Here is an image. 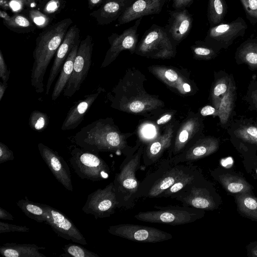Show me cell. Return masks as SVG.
I'll return each instance as SVG.
<instances>
[{"mask_svg": "<svg viewBox=\"0 0 257 257\" xmlns=\"http://www.w3.org/2000/svg\"><path fill=\"white\" fill-rule=\"evenodd\" d=\"M69 139L79 147L97 154L119 152L126 155L132 150L111 118L96 120Z\"/></svg>", "mask_w": 257, "mask_h": 257, "instance_id": "cell-1", "label": "cell"}, {"mask_svg": "<svg viewBox=\"0 0 257 257\" xmlns=\"http://www.w3.org/2000/svg\"><path fill=\"white\" fill-rule=\"evenodd\" d=\"M72 23L70 18L63 19L44 29L36 40L31 84L38 93L44 91V78L48 67Z\"/></svg>", "mask_w": 257, "mask_h": 257, "instance_id": "cell-2", "label": "cell"}, {"mask_svg": "<svg viewBox=\"0 0 257 257\" xmlns=\"http://www.w3.org/2000/svg\"><path fill=\"white\" fill-rule=\"evenodd\" d=\"M144 149L143 145L132 149L115 175L113 183L119 208L128 209L135 205L140 184L136 173L141 165Z\"/></svg>", "mask_w": 257, "mask_h": 257, "instance_id": "cell-3", "label": "cell"}, {"mask_svg": "<svg viewBox=\"0 0 257 257\" xmlns=\"http://www.w3.org/2000/svg\"><path fill=\"white\" fill-rule=\"evenodd\" d=\"M69 149L70 165L80 178L99 181L109 177L110 169L98 154L75 145L70 146Z\"/></svg>", "mask_w": 257, "mask_h": 257, "instance_id": "cell-4", "label": "cell"}, {"mask_svg": "<svg viewBox=\"0 0 257 257\" xmlns=\"http://www.w3.org/2000/svg\"><path fill=\"white\" fill-rule=\"evenodd\" d=\"M135 52L148 57L167 59L175 55L176 45L169 38L164 27L153 24L144 34Z\"/></svg>", "mask_w": 257, "mask_h": 257, "instance_id": "cell-5", "label": "cell"}, {"mask_svg": "<svg viewBox=\"0 0 257 257\" xmlns=\"http://www.w3.org/2000/svg\"><path fill=\"white\" fill-rule=\"evenodd\" d=\"M156 211L140 212L134 216L140 221L178 225L193 222L201 217L199 209L185 206H155Z\"/></svg>", "mask_w": 257, "mask_h": 257, "instance_id": "cell-6", "label": "cell"}, {"mask_svg": "<svg viewBox=\"0 0 257 257\" xmlns=\"http://www.w3.org/2000/svg\"><path fill=\"white\" fill-rule=\"evenodd\" d=\"M93 46L92 38L89 35L80 41L71 76L63 91L65 96H72L85 80L92 63Z\"/></svg>", "mask_w": 257, "mask_h": 257, "instance_id": "cell-7", "label": "cell"}, {"mask_svg": "<svg viewBox=\"0 0 257 257\" xmlns=\"http://www.w3.org/2000/svg\"><path fill=\"white\" fill-rule=\"evenodd\" d=\"M117 208L118 202L111 182L104 188H99L89 194L82 210L98 219L110 216Z\"/></svg>", "mask_w": 257, "mask_h": 257, "instance_id": "cell-8", "label": "cell"}, {"mask_svg": "<svg viewBox=\"0 0 257 257\" xmlns=\"http://www.w3.org/2000/svg\"><path fill=\"white\" fill-rule=\"evenodd\" d=\"M108 232L128 240L145 243H156L171 239L173 235L158 228L137 224H120L110 226Z\"/></svg>", "mask_w": 257, "mask_h": 257, "instance_id": "cell-9", "label": "cell"}, {"mask_svg": "<svg viewBox=\"0 0 257 257\" xmlns=\"http://www.w3.org/2000/svg\"><path fill=\"white\" fill-rule=\"evenodd\" d=\"M142 18L136 20L134 25L125 29L120 34L113 33L108 37L110 48L106 52L101 68L109 65L123 50L136 51L138 43V29Z\"/></svg>", "mask_w": 257, "mask_h": 257, "instance_id": "cell-10", "label": "cell"}, {"mask_svg": "<svg viewBox=\"0 0 257 257\" xmlns=\"http://www.w3.org/2000/svg\"><path fill=\"white\" fill-rule=\"evenodd\" d=\"M47 212L45 223L60 237L82 244L88 243L84 236L73 222L64 213L48 205L43 204Z\"/></svg>", "mask_w": 257, "mask_h": 257, "instance_id": "cell-11", "label": "cell"}, {"mask_svg": "<svg viewBox=\"0 0 257 257\" xmlns=\"http://www.w3.org/2000/svg\"><path fill=\"white\" fill-rule=\"evenodd\" d=\"M246 27L245 23L240 18L230 23L211 27L204 42L212 48L225 47L243 34Z\"/></svg>", "mask_w": 257, "mask_h": 257, "instance_id": "cell-12", "label": "cell"}, {"mask_svg": "<svg viewBox=\"0 0 257 257\" xmlns=\"http://www.w3.org/2000/svg\"><path fill=\"white\" fill-rule=\"evenodd\" d=\"M38 148L40 154L55 179L68 191L72 192L73 187L70 168L64 159L58 153L39 143Z\"/></svg>", "mask_w": 257, "mask_h": 257, "instance_id": "cell-13", "label": "cell"}, {"mask_svg": "<svg viewBox=\"0 0 257 257\" xmlns=\"http://www.w3.org/2000/svg\"><path fill=\"white\" fill-rule=\"evenodd\" d=\"M200 175L191 183L186 185L170 198L181 202L183 206L199 209H211L213 202L208 195L207 190L200 184Z\"/></svg>", "mask_w": 257, "mask_h": 257, "instance_id": "cell-14", "label": "cell"}, {"mask_svg": "<svg viewBox=\"0 0 257 257\" xmlns=\"http://www.w3.org/2000/svg\"><path fill=\"white\" fill-rule=\"evenodd\" d=\"M80 41V30L76 25L69 27L55 56L46 85V95L49 94L51 86L60 72L67 56L74 46Z\"/></svg>", "mask_w": 257, "mask_h": 257, "instance_id": "cell-15", "label": "cell"}, {"mask_svg": "<svg viewBox=\"0 0 257 257\" xmlns=\"http://www.w3.org/2000/svg\"><path fill=\"white\" fill-rule=\"evenodd\" d=\"M193 24L192 16L187 9L170 12L164 28L169 38L176 46L190 33Z\"/></svg>", "mask_w": 257, "mask_h": 257, "instance_id": "cell-16", "label": "cell"}, {"mask_svg": "<svg viewBox=\"0 0 257 257\" xmlns=\"http://www.w3.org/2000/svg\"><path fill=\"white\" fill-rule=\"evenodd\" d=\"M168 0H132L118 19L123 25L144 16L159 14Z\"/></svg>", "mask_w": 257, "mask_h": 257, "instance_id": "cell-17", "label": "cell"}, {"mask_svg": "<svg viewBox=\"0 0 257 257\" xmlns=\"http://www.w3.org/2000/svg\"><path fill=\"white\" fill-rule=\"evenodd\" d=\"M192 163L173 164L144 195L143 198H157L172 186L193 166Z\"/></svg>", "mask_w": 257, "mask_h": 257, "instance_id": "cell-18", "label": "cell"}, {"mask_svg": "<svg viewBox=\"0 0 257 257\" xmlns=\"http://www.w3.org/2000/svg\"><path fill=\"white\" fill-rule=\"evenodd\" d=\"M103 91L102 88L99 87L95 91L75 102L68 111L62 123L61 130L69 131L77 127L98 95Z\"/></svg>", "mask_w": 257, "mask_h": 257, "instance_id": "cell-19", "label": "cell"}, {"mask_svg": "<svg viewBox=\"0 0 257 257\" xmlns=\"http://www.w3.org/2000/svg\"><path fill=\"white\" fill-rule=\"evenodd\" d=\"M217 147V142L211 138L197 141L187 150L170 158L174 164L191 163L213 152Z\"/></svg>", "mask_w": 257, "mask_h": 257, "instance_id": "cell-20", "label": "cell"}, {"mask_svg": "<svg viewBox=\"0 0 257 257\" xmlns=\"http://www.w3.org/2000/svg\"><path fill=\"white\" fill-rule=\"evenodd\" d=\"M173 135V127L169 126L163 135L153 141L144 149L142 158L145 166H152L160 161L164 151L170 147Z\"/></svg>", "mask_w": 257, "mask_h": 257, "instance_id": "cell-21", "label": "cell"}, {"mask_svg": "<svg viewBox=\"0 0 257 257\" xmlns=\"http://www.w3.org/2000/svg\"><path fill=\"white\" fill-rule=\"evenodd\" d=\"M127 5L121 0H105L100 8L93 11L90 16L99 25H108L119 18Z\"/></svg>", "mask_w": 257, "mask_h": 257, "instance_id": "cell-22", "label": "cell"}, {"mask_svg": "<svg viewBox=\"0 0 257 257\" xmlns=\"http://www.w3.org/2000/svg\"><path fill=\"white\" fill-rule=\"evenodd\" d=\"M45 249L35 244L7 243L0 247V253L5 257H47L39 251Z\"/></svg>", "mask_w": 257, "mask_h": 257, "instance_id": "cell-23", "label": "cell"}, {"mask_svg": "<svg viewBox=\"0 0 257 257\" xmlns=\"http://www.w3.org/2000/svg\"><path fill=\"white\" fill-rule=\"evenodd\" d=\"M80 43V42L77 43L72 48L63 65L52 92L51 99L53 101L56 100L63 91L71 76L74 60Z\"/></svg>", "mask_w": 257, "mask_h": 257, "instance_id": "cell-24", "label": "cell"}, {"mask_svg": "<svg viewBox=\"0 0 257 257\" xmlns=\"http://www.w3.org/2000/svg\"><path fill=\"white\" fill-rule=\"evenodd\" d=\"M199 126V122L196 118H190L183 124L177 134L169 158H171L172 155L173 157L179 155L184 151L186 145L198 130Z\"/></svg>", "mask_w": 257, "mask_h": 257, "instance_id": "cell-25", "label": "cell"}, {"mask_svg": "<svg viewBox=\"0 0 257 257\" xmlns=\"http://www.w3.org/2000/svg\"><path fill=\"white\" fill-rule=\"evenodd\" d=\"M153 73L168 85L175 88L182 94L191 91V86L185 81L175 71L163 67H153L151 68Z\"/></svg>", "mask_w": 257, "mask_h": 257, "instance_id": "cell-26", "label": "cell"}, {"mask_svg": "<svg viewBox=\"0 0 257 257\" xmlns=\"http://www.w3.org/2000/svg\"><path fill=\"white\" fill-rule=\"evenodd\" d=\"M17 204L29 218L39 223L46 221L47 212L43 204L35 203L26 197L25 199L19 200Z\"/></svg>", "mask_w": 257, "mask_h": 257, "instance_id": "cell-27", "label": "cell"}, {"mask_svg": "<svg viewBox=\"0 0 257 257\" xmlns=\"http://www.w3.org/2000/svg\"><path fill=\"white\" fill-rule=\"evenodd\" d=\"M3 22L9 29L18 33L32 32L37 28L30 19L22 15H14Z\"/></svg>", "mask_w": 257, "mask_h": 257, "instance_id": "cell-28", "label": "cell"}, {"mask_svg": "<svg viewBox=\"0 0 257 257\" xmlns=\"http://www.w3.org/2000/svg\"><path fill=\"white\" fill-rule=\"evenodd\" d=\"M234 92V87L231 81L230 80L228 89L221 100L216 114L219 115L220 122L222 124L227 122L232 111Z\"/></svg>", "mask_w": 257, "mask_h": 257, "instance_id": "cell-29", "label": "cell"}, {"mask_svg": "<svg viewBox=\"0 0 257 257\" xmlns=\"http://www.w3.org/2000/svg\"><path fill=\"white\" fill-rule=\"evenodd\" d=\"M199 175L200 173L197 168L193 166L181 178L162 193L159 197H170L193 181Z\"/></svg>", "mask_w": 257, "mask_h": 257, "instance_id": "cell-30", "label": "cell"}, {"mask_svg": "<svg viewBox=\"0 0 257 257\" xmlns=\"http://www.w3.org/2000/svg\"><path fill=\"white\" fill-rule=\"evenodd\" d=\"M226 10L223 0H208L207 18L211 27L221 22Z\"/></svg>", "mask_w": 257, "mask_h": 257, "instance_id": "cell-31", "label": "cell"}, {"mask_svg": "<svg viewBox=\"0 0 257 257\" xmlns=\"http://www.w3.org/2000/svg\"><path fill=\"white\" fill-rule=\"evenodd\" d=\"M28 123L30 128L33 130L42 132L48 126L49 117L46 113L35 110L30 114Z\"/></svg>", "mask_w": 257, "mask_h": 257, "instance_id": "cell-32", "label": "cell"}, {"mask_svg": "<svg viewBox=\"0 0 257 257\" xmlns=\"http://www.w3.org/2000/svg\"><path fill=\"white\" fill-rule=\"evenodd\" d=\"M65 4V0H40L38 7L43 13L50 16L59 13Z\"/></svg>", "mask_w": 257, "mask_h": 257, "instance_id": "cell-33", "label": "cell"}, {"mask_svg": "<svg viewBox=\"0 0 257 257\" xmlns=\"http://www.w3.org/2000/svg\"><path fill=\"white\" fill-rule=\"evenodd\" d=\"M65 254L60 256L73 257H100L97 253L91 251L81 245L69 243L66 244L63 248Z\"/></svg>", "mask_w": 257, "mask_h": 257, "instance_id": "cell-34", "label": "cell"}, {"mask_svg": "<svg viewBox=\"0 0 257 257\" xmlns=\"http://www.w3.org/2000/svg\"><path fill=\"white\" fill-rule=\"evenodd\" d=\"M239 55L242 60L252 68H257V44L249 43L243 47Z\"/></svg>", "mask_w": 257, "mask_h": 257, "instance_id": "cell-35", "label": "cell"}, {"mask_svg": "<svg viewBox=\"0 0 257 257\" xmlns=\"http://www.w3.org/2000/svg\"><path fill=\"white\" fill-rule=\"evenodd\" d=\"M29 17L37 28L45 29L49 26L51 19L49 16L45 15L40 11L32 9L29 11Z\"/></svg>", "mask_w": 257, "mask_h": 257, "instance_id": "cell-36", "label": "cell"}, {"mask_svg": "<svg viewBox=\"0 0 257 257\" xmlns=\"http://www.w3.org/2000/svg\"><path fill=\"white\" fill-rule=\"evenodd\" d=\"M195 57L199 58L209 59L216 54L213 48L206 45L204 42L197 41L191 47Z\"/></svg>", "mask_w": 257, "mask_h": 257, "instance_id": "cell-37", "label": "cell"}, {"mask_svg": "<svg viewBox=\"0 0 257 257\" xmlns=\"http://www.w3.org/2000/svg\"><path fill=\"white\" fill-rule=\"evenodd\" d=\"M235 133L243 139L251 142H257V125L247 124L238 127Z\"/></svg>", "mask_w": 257, "mask_h": 257, "instance_id": "cell-38", "label": "cell"}, {"mask_svg": "<svg viewBox=\"0 0 257 257\" xmlns=\"http://www.w3.org/2000/svg\"><path fill=\"white\" fill-rule=\"evenodd\" d=\"M229 82L225 79H221L215 83L212 91V98L213 99L214 104L215 108L217 109L219 106L221 101L220 96L222 97L226 92L228 87Z\"/></svg>", "mask_w": 257, "mask_h": 257, "instance_id": "cell-39", "label": "cell"}, {"mask_svg": "<svg viewBox=\"0 0 257 257\" xmlns=\"http://www.w3.org/2000/svg\"><path fill=\"white\" fill-rule=\"evenodd\" d=\"M30 228L26 226L18 225L0 221V233L14 232H28Z\"/></svg>", "mask_w": 257, "mask_h": 257, "instance_id": "cell-40", "label": "cell"}, {"mask_svg": "<svg viewBox=\"0 0 257 257\" xmlns=\"http://www.w3.org/2000/svg\"><path fill=\"white\" fill-rule=\"evenodd\" d=\"M13 152L4 143L0 142V164L14 160Z\"/></svg>", "mask_w": 257, "mask_h": 257, "instance_id": "cell-41", "label": "cell"}, {"mask_svg": "<svg viewBox=\"0 0 257 257\" xmlns=\"http://www.w3.org/2000/svg\"><path fill=\"white\" fill-rule=\"evenodd\" d=\"M247 13L257 19V0H240Z\"/></svg>", "mask_w": 257, "mask_h": 257, "instance_id": "cell-42", "label": "cell"}, {"mask_svg": "<svg viewBox=\"0 0 257 257\" xmlns=\"http://www.w3.org/2000/svg\"><path fill=\"white\" fill-rule=\"evenodd\" d=\"M11 71L5 62L4 57L0 50V77L4 82H8Z\"/></svg>", "mask_w": 257, "mask_h": 257, "instance_id": "cell-43", "label": "cell"}, {"mask_svg": "<svg viewBox=\"0 0 257 257\" xmlns=\"http://www.w3.org/2000/svg\"><path fill=\"white\" fill-rule=\"evenodd\" d=\"M172 7L175 10H182L189 7L194 0H172Z\"/></svg>", "mask_w": 257, "mask_h": 257, "instance_id": "cell-44", "label": "cell"}, {"mask_svg": "<svg viewBox=\"0 0 257 257\" xmlns=\"http://www.w3.org/2000/svg\"><path fill=\"white\" fill-rule=\"evenodd\" d=\"M217 109L210 105L204 106L200 111V113L203 116L217 114Z\"/></svg>", "mask_w": 257, "mask_h": 257, "instance_id": "cell-45", "label": "cell"}, {"mask_svg": "<svg viewBox=\"0 0 257 257\" xmlns=\"http://www.w3.org/2000/svg\"><path fill=\"white\" fill-rule=\"evenodd\" d=\"M227 189L231 193H238L243 189V185L240 183L232 182L228 184Z\"/></svg>", "mask_w": 257, "mask_h": 257, "instance_id": "cell-46", "label": "cell"}, {"mask_svg": "<svg viewBox=\"0 0 257 257\" xmlns=\"http://www.w3.org/2000/svg\"><path fill=\"white\" fill-rule=\"evenodd\" d=\"M244 204L245 207L250 210H254L257 208V202L253 198L246 197L244 200Z\"/></svg>", "mask_w": 257, "mask_h": 257, "instance_id": "cell-47", "label": "cell"}, {"mask_svg": "<svg viewBox=\"0 0 257 257\" xmlns=\"http://www.w3.org/2000/svg\"><path fill=\"white\" fill-rule=\"evenodd\" d=\"M13 216L8 211L2 207H0V219L1 220H13Z\"/></svg>", "mask_w": 257, "mask_h": 257, "instance_id": "cell-48", "label": "cell"}, {"mask_svg": "<svg viewBox=\"0 0 257 257\" xmlns=\"http://www.w3.org/2000/svg\"><path fill=\"white\" fill-rule=\"evenodd\" d=\"M21 3L23 5L30 7H34L38 6L40 0H14Z\"/></svg>", "mask_w": 257, "mask_h": 257, "instance_id": "cell-49", "label": "cell"}, {"mask_svg": "<svg viewBox=\"0 0 257 257\" xmlns=\"http://www.w3.org/2000/svg\"><path fill=\"white\" fill-rule=\"evenodd\" d=\"M171 114H166L157 120V123L159 125L165 124L168 122L171 119Z\"/></svg>", "mask_w": 257, "mask_h": 257, "instance_id": "cell-50", "label": "cell"}, {"mask_svg": "<svg viewBox=\"0 0 257 257\" xmlns=\"http://www.w3.org/2000/svg\"><path fill=\"white\" fill-rule=\"evenodd\" d=\"M90 10L102 5L105 0H87Z\"/></svg>", "mask_w": 257, "mask_h": 257, "instance_id": "cell-51", "label": "cell"}, {"mask_svg": "<svg viewBox=\"0 0 257 257\" xmlns=\"http://www.w3.org/2000/svg\"><path fill=\"white\" fill-rule=\"evenodd\" d=\"M7 87V82H0V101H1L3 98Z\"/></svg>", "mask_w": 257, "mask_h": 257, "instance_id": "cell-52", "label": "cell"}, {"mask_svg": "<svg viewBox=\"0 0 257 257\" xmlns=\"http://www.w3.org/2000/svg\"><path fill=\"white\" fill-rule=\"evenodd\" d=\"M1 8L5 10H8L10 9L9 2L7 0H0Z\"/></svg>", "mask_w": 257, "mask_h": 257, "instance_id": "cell-53", "label": "cell"}, {"mask_svg": "<svg viewBox=\"0 0 257 257\" xmlns=\"http://www.w3.org/2000/svg\"><path fill=\"white\" fill-rule=\"evenodd\" d=\"M0 17L2 19L3 21L7 20L11 17V16L5 11L2 10H1L0 11Z\"/></svg>", "mask_w": 257, "mask_h": 257, "instance_id": "cell-54", "label": "cell"}, {"mask_svg": "<svg viewBox=\"0 0 257 257\" xmlns=\"http://www.w3.org/2000/svg\"><path fill=\"white\" fill-rule=\"evenodd\" d=\"M251 98L253 103L257 107V91L252 93Z\"/></svg>", "mask_w": 257, "mask_h": 257, "instance_id": "cell-55", "label": "cell"}, {"mask_svg": "<svg viewBox=\"0 0 257 257\" xmlns=\"http://www.w3.org/2000/svg\"><path fill=\"white\" fill-rule=\"evenodd\" d=\"M121 1L126 2V3H128L129 2L131 1L132 0H121Z\"/></svg>", "mask_w": 257, "mask_h": 257, "instance_id": "cell-56", "label": "cell"}, {"mask_svg": "<svg viewBox=\"0 0 257 257\" xmlns=\"http://www.w3.org/2000/svg\"><path fill=\"white\" fill-rule=\"evenodd\" d=\"M256 173H257V169H256Z\"/></svg>", "mask_w": 257, "mask_h": 257, "instance_id": "cell-57", "label": "cell"}]
</instances>
